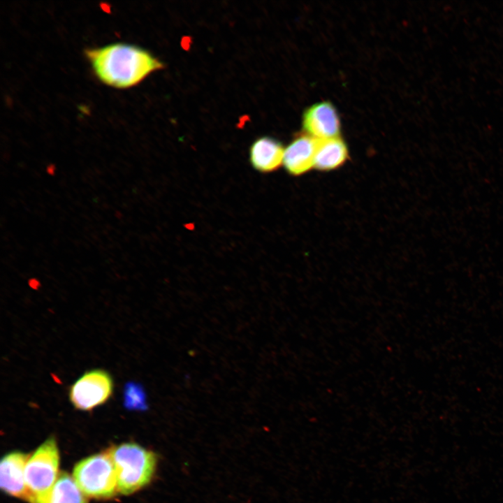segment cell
Wrapping results in <instances>:
<instances>
[{
	"instance_id": "obj_8",
	"label": "cell",
	"mask_w": 503,
	"mask_h": 503,
	"mask_svg": "<svg viewBox=\"0 0 503 503\" xmlns=\"http://www.w3.org/2000/svg\"><path fill=\"white\" fill-rule=\"evenodd\" d=\"M317 140L307 134L296 137L284 148L283 166L288 173L298 176L314 168Z\"/></svg>"
},
{
	"instance_id": "obj_6",
	"label": "cell",
	"mask_w": 503,
	"mask_h": 503,
	"mask_svg": "<svg viewBox=\"0 0 503 503\" xmlns=\"http://www.w3.org/2000/svg\"><path fill=\"white\" fill-rule=\"evenodd\" d=\"M302 122L306 134L316 140L339 137L340 117L330 102H319L308 108L303 113Z\"/></svg>"
},
{
	"instance_id": "obj_12",
	"label": "cell",
	"mask_w": 503,
	"mask_h": 503,
	"mask_svg": "<svg viewBox=\"0 0 503 503\" xmlns=\"http://www.w3.org/2000/svg\"><path fill=\"white\" fill-rule=\"evenodd\" d=\"M124 405L129 410L145 411L147 409L146 393L140 384L130 381L124 386Z\"/></svg>"
},
{
	"instance_id": "obj_11",
	"label": "cell",
	"mask_w": 503,
	"mask_h": 503,
	"mask_svg": "<svg viewBox=\"0 0 503 503\" xmlns=\"http://www.w3.org/2000/svg\"><path fill=\"white\" fill-rule=\"evenodd\" d=\"M48 503H87L73 477L60 472L50 493Z\"/></svg>"
},
{
	"instance_id": "obj_3",
	"label": "cell",
	"mask_w": 503,
	"mask_h": 503,
	"mask_svg": "<svg viewBox=\"0 0 503 503\" xmlns=\"http://www.w3.org/2000/svg\"><path fill=\"white\" fill-rule=\"evenodd\" d=\"M59 455L54 437L45 440L29 456L25 466V482L30 503H48L59 476Z\"/></svg>"
},
{
	"instance_id": "obj_2",
	"label": "cell",
	"mask_w": 503,
	"mask_h": 503,
	"mask_svg": "<svg viewBox=\"0 0 503 503\" xmlns=\"http://www.w3.org/2000/svg\"><path fill=\"white\" fill-rule=\"evenodd\" d=\"M117 474V490L130 495L147 486L156 466V455L134 443H124L108 450Z\"/></svg>"
},
{
	"instance_id": "obj_4",
	"label": "cell",
	"mask_w": 503,
	"mask_h": 503,
	"mask_svg": "<svg viewBox=\"0 0 503 503\" xmlns=\"http://www.w3.org/2000/svg\"><path fill=\"white\" fill-rule=\"evenodd\" d=\"M73 477L89 497L108 499L118 492L116 470L109 451L80 461L74 467Z\"/></svg>"
},
{
	"instance_id": "obj_1",
	"label": "cell",
	"mask_w": 503,
	"mask_h": 503,
	"mask_svg": "<svg viewBox=\"0 0 503 503\" xmlns=\"http://www.w3.org/2000/svg\"><path fill=\"white\" fill-rule=\"evenodd\" d=\"M85 55L102 82L120 89L138 84L163 66L147 50L123 43L90 48L85 51Z\"/></svg>"
},
{
	"instance_id": "obj_7",
	"label": "cell",
	"mask_w": 503,
	"mask_h": 503,
	"mask_svg": "<svg viewBox=\"0 0 503 503\" xmlns=\"http://www.w3.org/2000/svg\"><path fill=\"white\" fill-rule=\"evenodd\" d=\"M30 455L22 452L6 454L0 464V486L6 493L28 500L25 466Z\"/></svg>"
},
{
	"instance_id": "obj_9",
	"label": "cell",
	"mask_w": 503,
	"mask_h": 503,
	"mask_svg": "<svg viewBox=\"0 0 503 503\" xmlns=\"http://www.w3.org/2000/svg\"><path fill=\"white\" fill-rule=\"evenodd\" d=\"M284 148L277 140L270 136L256 139L249 148L252 166L262 173H269L283 165Z\"/></svg>"
},
{
	"instance_id": "obj_5",
	"label": "cell",
	"mask_w": 503,
	"mask_h": 503,
	"mask_svg": "<svg viewBox=\"0 0 503 503\" xmlns=\"http://www.w3.org/2000/svg\"><path fill=\"white\" fill-rule=\"evenodd\" d=\"M113 381L103 370L85 373L71 386L69 399L75 408L89 411L105 403L112 395Z\"/></svg>"
},
{
	"instance_id": "obj_10",
	"label": "cell",
	"mask_w": 503,
	"mask_h": 503,
	"mask_svg": "<svg viewBox=\"0 0 503 503\" xmlns=\"http://www.w3.org/2000/svg\"><path fill=\"white\" fill-rule=\"evenodd\" d=\"M348 156L347 146L340 137L317 140L314 168L320 171L335 170L342 166Z\"/></svg>"
}]
</instances>
